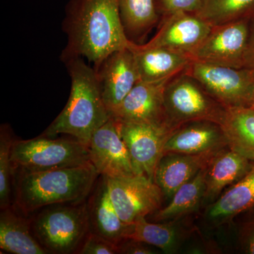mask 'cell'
<instances>
[{"mask_svg": "<svg viewBox=\"0 0 254 254\" xmlns=\"http://www.w3.org/2000/svg\"><path fill=\"white\" fill-rule=\"evenodd\" d=\"M63 27L67 36L60 57L63 62L85 58L95 68L108 55L131 43L124 31L119 0H70Z\"/></svg>", "mask_w": 254, "mask_h": 254, "instance_id": "obj_1", "label": "cell"}, {"mask_svg": "<svg viewBox=\"0 0 254 254\" xmlns=\"http://www.w3.org/2000/svg\"><path fill=\"white\" fill-rule=\"evenodd\" d=\"M100 177L93 164L43 171L14 170L13 204L24 215L48 205L84 201Z\"/></svg>", "mask_w": 254, "mask_h": 254, "instance_id": "obj_2", "label": "cell"}, {"mask_svg": "<svg viewBox=\"0 0 254 254\" xmlns=\"http://www.w3.org/2000/svg\"><path fill=\"white\" fill-rule=\"evenodd\" d=\"M83 58L64 62L71 78V91L67 103L41 136L55 137L66 134L86 145L98 128L111 118L103 100L95 68Z\"/></svg>", "mask_w": 254, "mask_h": 254, "instance_id": "obj_3", "label": "cell"}, {"mask_svg": "<svg viewBox=\"0 0 254 254\" xmlns=\"http://www.w3.org/2000/svg\"><path fill=\"white\" fill-rule=\"evenodd\" d=\"M31 219L32 232L48 254H77L88 234L86 200L48 205Z\"/></svg>", "mask_w": 254, "mask_h": 254, "instance_id": "obj_4", "label": "cell"}, {"mask_svg": "<svg viewBox=\"0 0 254 254\" xmlns=\"http://www.w3.org/2000/svg\"><path fill=\"white\" fill-rule=\"evenodd\" d=\"M11 159L13 170L29 172L91 163L89 148L76 138L43 136L28 140L15 138Z\"/></svg>", "mask_w": 254, "mask_h": 254, "instance_id": "obj_5", "label": "cell"}, {"mask_svg": "<svg viewBox=\"0 0 254 254\" xmlns=\"http://www.w3.org/2000/svg\"><path fill=\"white\" fill-rule=\"evenodd\" d=\"M164 102L169 122L175 128L195 121L221 125L227 110L185 71L167 83Z\"/></svg>", "mask_w": 254, "mask_h": 254, "instance_id": "obj_6", "label": "cell"}, {"mask_svg": "<svg viewBox=\"0 0 254 254\" xmlns=\"http://www.w3.org/2000/svg\"><path fill=\"white\" fill-rule=\"evenodd\" d=\"M185 71L226 109L252 105L254 73L250 70L192 61Z\"/></svg>", "mask_w": 254, "mask_h": 254, "instance_id": "obj_7", "label": "cell"}, {"mask_svg": "<svg viewBox=\"0 0 254 254\" xmlns=\"http://www.w3.org/2000/svg\"><path fill=\"white\" fill-rule=\"evenodd\" d=\"M105 177L112 202L125 223L133 225L138 219L149 216L162 208L163 191L144 175Z\"/></svg>", "mask_w": 254, "mask_h": 254, "instance_id": "obj_8", "label": "cell"}, {"mask_svg": "<svg viewBox=\"0 0 254 254\" xmlns=\"http://www.w3.org/2000/svg\"><path fill=\"white\" fill-rule=\"evenodd\" d=\"M117 123L120 136L129 151L136 175H144L154 181L155 170L163 156L164 147L176 128L170 125L125 123L118 120Z\"/></svg>", "mask_w": 254, "mask_h": 254, "instance_id": "obj_9", "label": "cell"}, {"mask_svg": "<svg viewBox=\"0 0 254 254\" xmlns=\"http://www.w3.org/2000/svg\"><path fill=\"white\" fill-rule=\"evenodd\" d=\"M251 18L212 26L204 41L191 55L193 61L244 68Z\"/></svg>", "mask_w": 254, "mask_h": 254, "instance_id": "obj_10", "label": "cell"}, {"mask_svg": "<svg viewBox=\"0 0 254 254\" xmlns=\"http://www.w3.org/2000/svg\"><path fill=\"white\" fill-rule=\"evenodd\" d=\"M88 148L91 163L100 175L116 178L136 175L129 151L113 116L93 133Z\"/></svg>", "mask_w": 254, "mask_h": 254, "instance_id": "obj_11", "label": "cell"}, {"mask_svg": "<svg viewBox=\"0 0 254 254\" xmlns=\"http://www.w3.org/2000/svg\"><path fill=\"white\" fill-rule=\"evenodd\" d=\"M212 26L196 14L177 13L160 18L158 31L145 48H164L191 55L204 41Z\"/></svg>", "mask_w": 254, "mask_h": 254, "instance_id": "obj_12", "label": "cell"}, {"mask_svg": "<svg viewBox=\"0 0 254 254\" xmlns=\"http://www.w3.org/2000/svg\"><path fill=\"white\" fill-rule=\"evenodd\" d=\"M94 68L103 100L112 115L140 81L134 55L129 47L117 50Z\"/></svg>", "mask_w": 254, "mask_h": 254, "instance_id": "obj_13", "label": "cell"}, {"mask_svg": "<svg viewBox=\"0 0 254 254\" xmlns=\"http://www.w3.org/2000/svg\"><path fill=\"white\" fill-rule=\"evenodd\" d=\"M170 80L156 83L138 81L112 116L125 123L155 124L174 127L169 122L164 102V91Z\"/></svg>", "mask_w": 254, "mask_h": 254, "instance_id": "obj_14", "label": "cell"}, {"mask_svg": "<svg viewBox=\"0 0 254 254\" xmlns=\"http://www.w3.org/2000/svg\"><path fill=\"white\" fill-rule=\"evenodd\" d=\"M90 232L118 245L130 236L133 225L124 222L114 206L106 177L100 175L86 199Z\"/></svg>", "mask_w": 254, "mask_h": 254, "instance_id": "obj_15", "label": "cell"}, {"mask_svg": "<svg viewBox=\"0 0 254 254\" xmlns=\"http://www.w3.org/2000/svg\"><path fill=\"white\" fill-rule=\"evenodd\" d=\"M228 138L221 125L210 121L190 122L176 128L164 147L168 153L199 154L223 149Z\"/></svg>", "mask_w": 254, "mask_h": 254, "instance_id": "obj_16", "label": "cell"}, {"mask_svg": "<svg viewBox=\"0 0 254 254\" xmlns=\"http://www.w3.org/2000/svg\"><path fill=\"white\" fill-rule=\"evenodd\" d=\"M254 208V163L245 177L205 207L203 219L207 226L217 228L230 225L237 217Z\"/></svg>", "mask_w": 254, "mask_h": 254, "instance_id": "obj_17", "label": "cell"}, {"mask_svg": "<svg viewBox=\"0 0 254 254\" xmlns=\"http://www.w3.org/2000/svg\"><path fill=\"white\" fill-rule=\"evenodd\" d=\"M254 163L253 159L230 145L220 150L208 165L202 206L213 203L227 187L245 177Z\"/></svg>", "mask_w": 254, "mask_h": 254, "instance_id": "obj_18", "label": "cell"}, {"mask_svg": "<svg viewBox=\"0 0 254 254\" xmlns=\"http://www.w3.org/2000/svg\"><path fill=\"white\" fill-rule=\"evenodd\" d=\"M221 150L199 154L164 155L155 170L154 182L163 191L165 198L171 200L175 192L208 166Z\"/></svg>", "mask_w": 254, "mask_h": 254, "instance_id": "obj_19", "label": "cell"}, {"mask_svg": "<svg viewBox=\"0 0 254 254\" xmlns=\"http://www.w3.org/2000/svg\"><path fill=\"white\" fill-rule=\"evenodd\" d=\"M140 81L156 83L168 81L188 67L193 60L189 55L164 48H145L131 42Z\"/></svg>", "mask_w": 254, "mask_h": 254, "instance_id": "obj_20", "label": "cell"}, {"mask_svg": "<svg viewBox=\"0 0 254 254\" xmlns=\"http://www.w3.org/2000/svg\"><path fill=\"white\" fill-rule=\"evenodd\" d=\"M14 204L1 209L0 248L13 254H47L31 230V219Z\"/></svg>", "mask_w": 254, "mask_h": 254, "instance_id": "obj_21", "label": "cell"}, {"mask_svg": "<svg viewBox=\"0 0 254 254\" xmlns=\"http://www.w3.org/2000/svg\"><path fill=\"white\" fill-rule=\"evenodd\" d=\"M191 233L185 218L148 222L146 217H142L133 223V232L127 239L145 242L165 254H175Z\"/></svg>", "mask_w": 254, "mask_h": 254, "instance_id": "obj_22", "label": "cell"}, {"mask_svg": "<svg viewBox=\"0 0 254 254\" xmlns=\"http://www.w3.org/2000/svg\"><path fill=\"white\" fill-rule=\"evenodd\" d=\"M208 166L175 192L168 205L149 215L153 222L169 221L185 218L199 210L203 204L205 177Z\"/></svg>", "mask_w": 254, "mask_h": 254, "instance_id": "obj_23", "label": "cell"}, {"mask_svg": "<svg viewBox=\"0 0 254 254\" xmlns=\"http://www.w3.org/2000/svg\"><path fill=\"white\" fill-rule=\"evenodd\" d=\"M120 18L128 41L143 40L160 22L155 0H119Z\"/></svg>", "mask_w": 254, "mask_h": 254, "instance_id": "obj_24", "label": "cell"}, {"mask_svg": "<svg viewBox=\"0 0 254 254\" xmlns=\"http://www.w3.org/2000/svg\"><path fill=\"white\" fill-rule=\"evenodd\" d=\"M229 145L254 160V109L228 108L221 125Z\"/></svg>", "mask_w": 254, "mask_h": 254, "instance_id": "obj_25", "label": "cell"}, {"mask_svg": "<svg viewBox=\"0 0 254 254\" xmlns=\"http://www.w3.org/2000/svg\"><path fill=\"white\" fill-rule=\"evenodd\" d=\"M211 26L254 16V0H205L196 14Z\"/></svg>", "mask_w": 254, "mask_h": 254, "instance_id": "obj_26", "label": "cell"}, {"mask_svg": "<svg viewBox=\"0 0 254 254\" xmlns=\"http://www.w3.org/2000/svg\"><path fill=\"white\" fill-rule=\"evenodd\" d=\"M14 134L9 125H3L0 128V208L4 209L13 205V179L14 170L11 154Z\"/></svg>", "mask_w": 254, "mask_h": 254, "instance_id": "obj_27", "label": "cell"}, {"mask_svg": "<svg viewBox=\"0 0 254 254\" xmlns=\"http://www.w3.org/2000/svg\"><path fill=\"white\" fill-rule=\"evenodd\" d=\"M240 216L237 225V245L243 254H254V208Z\"/></svg>", "mask_w": 254, "mask_h": 254, "instance_id": "obj_28", "label": "cell"}, {"mask_svg": "<svg viewBox=\"0 0 254 254\" xmlns=\"http://www.w3.org/2000/svg\"><path fill=\"white\" fill-rule=\"evenodd\" d=\"M204 1L205 0H155V4L162 18L177 13L197 14Z\"/></svg>", "mask_w": 254, "mask_h": 254, "instance_id": "obj_29", "label": "cell"}, {"mask_svg": "<svg viewBox=\"0 0 254 254\" xmlns=\"http://www.w3.org/2000/svg\"><path fill=\"white\" fill-rule=\"evenodd\" d=\"M78 254H118V247L95 234L89 233L78 250Z\"/></svg>", "mask_w": 254, "mask_h": 254, "instance_id": "obj_30", "label": "cell"}, {"mask_svg": "<svg viewBox=\"0 0 254 254\" xmlns=\"http://www.w3.org/2000/svg\"><path fill=\"white\" fill-rule=\"evenodd\" d=\"M118 254H159L158 250H155L153 246L145 242L126 239L119 244Z\"/></svg>", "mask_w": 254, "mask_h": 254, "instance_id": "obj_31", "label": "cell"}, {"mask_svg": "<svg viewBox=\"0 0 254 254\" xmlns=\"http://www.w3.org/2000/svg\"><path fill=\"white\" fill-rule=\"evenodd\" d=\"M244 68L254 73V16L251 18L250 32L244 58Z\"/></svg>", "mask_w": 254, "mask_h": 254, "instance_id": "obj_32", "label": "cell"}, {"mask_svg": "<svg viewBox=\"0 0 254 254\" xmlns=\"http://www.w3.org/2000/svg\"><path fill=\"white\" fill-rule=\"evenodd\" d=\"M251 108H254V94L253 97V100H252V105H251Z\"/></svg>", "mask_w": 254, "mask_h": 254, "instance_id": "obj_33", "label": "cell"}]
</instances>
